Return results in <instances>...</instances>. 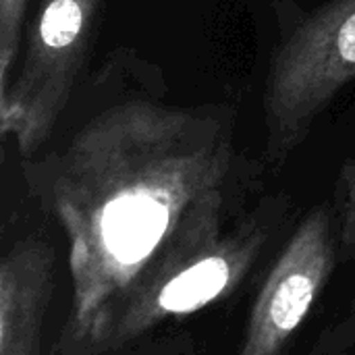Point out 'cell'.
<instances>
[{
    "label": "cell",
    "instance_id": "9c48e42d",
    "mask_svg": "<svg viewBox=\"0 0 355 355\" xmlns=\"http://www.w3.org/2000/svg\"><path fill=\"white\" fill-rule=\"evenodd\" d=\"M355 347V297L345 312L320 335L310 355H347Z\"/></svg>",
    "mask_w": 355,
    "mask_h": 355
},
{
    "label": "cell",
    "instance_id": "52a82bcc",
    "mask_svg": "<svg viewBox=\"0 0 355 355\" xmlns=\"http://www.w3.org/2000/svg\"><path fill=\"white\" fill-rule=\"evenodd\" d=\"M29 0H0V92L10 83L21 52Z\"/></svg>",
    "mask_w": 355,
    "mask_h": 355
},
{
    "label": "cell",
    "instance_id": "277c9868",
    "mask_svg": "<svg viewBox=\"0 0 355 355\" xmlns=\"http://www.w3.org/2000/svg\"><path fill=\"white\" fill-rule=\"evenodd\" d=\"M355 79V0H329L277 50L264 89L266 156L281 168Z\"/></svg>",
    "mask_w": 355,
    "mask_h": 355
},
{
    "label": "cell",
    "instance_id": "ba28073f",
    "mask_svg": "<svg viewBox=\"0 0 355 355\" xmlns=\"http://www.w3.org/2000/svg\"><path fill=\"white\" fill-rule=\"evenodd\" d=\"M335 208L339 254L345 260H355V156L343 164L339 173L335 189Z\"/></svg>",
    "mask_w": 355,
    "mask_h": 355
},
{
    "label": "cell",
    "instance_id": "6da1fadb",
    "mask_svg": "<svg viewBox=\"0 0 355 355\" xmlns=\"http://www.w3.org/2000/svg\"><path fill=\"white\" fill-rule=\"evenodd\" d=\"M83 108L33 158L29 196L69 239L71 314L56 355H104L121 306L166 258L223 227L237 168L235 112L125 83L112 58Z\"/></svg>",
    "mask_w": 355,
    "mask_h": 355
},
{
    "label": "cell",
    "instance_id": "5b68a950",
    "mask_svg": "<svg viewBox=\"0 0 355 355\" xmlns=\"http://www.w3.org/2000/svg\"><path fill=\"white\" fill-rule=\"evenodd\" d=\"M337 256V218L327 206H316L272 264L252 306L239 355H283L331 281Z\"/></svg>",
    "mask_w": 355,
    "mask_h": 355
},
{
    "label": "cell",
    "instance_id": "8992f818",
    "mask_svg": "<svg viewBox=\"0 0 355 355\" xmlns=\"http://www.w3.org/2000/svg\"><path fill=\"white\" fill-rule=\"evenodd\" d=\"M56 254L35 235L19 239L0 264V355H40L54 289Z\"/></svg>",
    "mask_w": 355,
    "mask_h": 355
},
{
    "label": "cell",
    "instance_id": "3957f363",
    "mask_svg": "<svg viewBox=\"0 0 355 355\" xmlns=\"http://www.w3.org/2000/svg\"><path fill=\"white\" fill-rule=\"evenodd\" d=\"M277 212L262 204L231 231L223 225L160 262L121 306L106 354L229 297L262 256Z\"/></svg>",
    "mask_w": 355,
    "mask_h": 355
},
{
    "label": "cell",
    "instance_id": "7a4b0ae2",
    "mask_svg": "<svg viewBox=\"0 0 355 355\" xmlns=\"http://www.w3.org/2000/svg\"><path fill=\"white\" fill-rule=\"evenodd\" d=\"M106 0H37L10 83L0 92L2 141L21 160L40 154L69 112L100 29Z\"/></svg>",
    "mask_w": 355,
    "mask_h": 355
}]
</instances>
